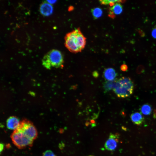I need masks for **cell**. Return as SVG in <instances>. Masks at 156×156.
<instances>
[{
	"mask_svg": "<svg viewBox=\"0 0 156 156\" xmlns=\"http://www.w3.org/2000/svg\"><path fill=\"white\" fill-rule=\"evenodd\" d=\"M86 38L78 28L67 34L65 37V45L70 52L77 53L84 48Z\"/></svg>",
	"mask_w": 156,
	"mask_h": 156,
	"instance_id": "cell-1",
	"label": "cell"
},
{
	"mask_svg": "<svg viewBox=\"0 0 156 156\" xmlns=\"http://www.w3.org/2000/svg\"><path fill=\"white\" fill-rule=\"evenodd\" d=\"M133 83L129 77H123L116 80L113 90L118 97L125 98L133 93Z\"/></svg>",
	"mask_w": 156,
	"mask_h": 156,
	"instance_id": "cell-2",
	"label": "cell"
},
{
	"mask_svg": "<svg viewBox=\"0 0 156 156\" xmlns=\"http://www.w3.org/2000/svg\"><path fill=\"white\" fill-rule=\"evenodd\" d=\"M63 57L61 52L56 49H52L44 56L42 64L44 67L48 69L52 68H58L62 66Z\"/></svg>",
	"mask_w": 156,
	"mask_h": 156,
	"instance_id": "cell-3",
	"label": "cell"
},
{
	"mask_svg": "<svg viewBox=\"0 0 156 156\" xmlns=\"http://www.w3.org/2000/svg\"><path fill=\"white\" fill-rule=\"evenodd\" d=\"M11 138L13 144L19 149L32 146L34 140L16 129L11 134Z\"/></svg>",
	"mask_w": 156,
	"mask_h": 156,
	"instance_id": "cell-4",
	"label": "cell"
},
{
	"mask_svg": "<svg viewBox=\"0 0 156 156\" xmlns=\"http://www.w3.org/2000/svg\"><path fill=\"white\" fill-rule=\"evenodd\" d=\"M16 129L33 140L35 139L37 136V131L35 127L32 122L26 119L23 120L20 122Z\"/></svg>",
	"mask_w": 156,
	"mask_h": 156,
	"instance_id": "cell-5",
	"label": "cell"
},
{
	"mask_svg": "<svg viewBox=\"0 0 156 156\" xmlns=\"http://www.w3.org/2000/svg\"><path fill=\"white\" fill-rule=\"evenodd\" d=\"M119 135L118 133H111L104 144V147L109 151H114L118 146L119 141Z\"/></svg>",
	"mask_w": 156,
	"mask_h": 156,
	"instance_id": "cell-6",
	"label": "cell"
},
{
	"mask_svg": "<svg viewBox=\"0 0 156 156\" xmlns=\"http://www.w3.org/2000/svg\"><path fill=\"white\" fill-rule=\"evenodd\" d=\"M41 14L44 16L50 15L53 13V7L51 4L46 1L42 3L40 5L39 8Z\"/></svg>",
	"mask_w": 156,
	"mask_h": 156,
	"instance_id": "cell-7",
	"label": "cell"
},
{
	"mask_svg": "<svg viewBox=\"0 0 156 156\" xmlns=\"http://www.w3.org/2000/svg\"><path fill=\"white\" fill-rule=\"evenodd\" d=\"M20 122L16 116L10 117L7 120L6 125L7 128L11 130H15L18 126Z\"/></svg>",
	"mask_w": 156,
	"mask_h": 156,
	"instance_id": "cell-8",
	"label": "cell"
},
{
	"mask_svg": "<svg viewBox=\"0 0 156 156\" xmlns=\"http://www.w3.org/2000/svg\"><path fill=\"white\" fill-rule=\"evenodd\" d=\"M130 118L132 122L134 124L138 125H141L144 120V118L142 114L138 112L132 114Z\"/></svg>",
	"mask_w": 156,
	"mask_h": 156,
	"instance_id": "cell-9",
	"label": "cell"
},
{
	"mask_svg": "<svg viewBox=\"0 0 156 156\" xmlns=\"http://www.w3.org/2000/svg\"><path fill=\"white\" fill-rule=\"evenodd\" d=\"M109 16L113 17L114 15H118L120 14L122 11V7L119 3H115L109 8Z\"/></svg>",
	"mask_w": 156,
	"mask_h": 156,
	"instance_id": "cell-10",
	"label": "cell"
},
{
	"mask_svg": "<svg viewBox=\"0 0 156 156\" xmlns=\"http://www.w3.org/2000/svg\"><path fill=\"white\" fill-rule=\"evenodd\" d=\"M104 75L105 78L108 81L114 80L116 73L114 69L112 68H109L105 69L104 72Z\"/></svg>",
	"mask_w": 156,
	"mask_h": 156,
	"instance_id": "cell-11",
	"label": "cell"
},
{
	"mask_svg": "<svg viewBox=\"0 0 156 156\" xmlns=\"http://www.w3.org/2000/svg\"><path fill=\"white\" fill-rule=\"evenodd\" d=\"M152 109L151 106L148 104H144L141 108L142 113L144 115H148L150 114Z\"/></svg>",
	"mask_w": 156,
	"mask_h": 156,
	"instance_id": "cell-12",
	"label": "cell"
},
{
	"mask_svg": "<svg viewBox=\"0 0 156 156\" xmlns=\"http://www.w3.org/2000/svg\"><path fill=\"white\" fill-rule=\"evenodd\" d=\"M91 12L94 18L95 19H97L100 17L103 14L102 9L99 8H96L92 9Z\"/></svg>",
	"mask_w": 156,
	"mask_h": 156,
	"instance_id": "cell-13",
	"label": "cell"
},
{
	"mask_svg": "<svg viewBox=\"0 0 156 156\" xmlns=\"http://www.w3.org/2000/svg\"><path fill=\"white\" fill-rule=\"evenodd\" d=\"M116 80L107 81L105 82L104 84L103 87L106 91H108L113 89Z\"/></svg>",
	"mask_w": 156,
	"mask_h": 156,
	"instance_id": "cell-14",
	"label": "cell"
},
{
	"mask_svg": "<svg viewBox=\"0 0 156 156\" xmlns=\"http://www.w3.org/2000/svg\"><path fill=\"white\" fill-rule=\"evenodd\" d=\"M100 3L102 5L110 4L112 6L115 3H120L121 1L120 0H100L99 1Z\"/></svg>",
	"mask_w": 156,
	"mask_h": 156,
	"instance_id": "cell-15",
	"label": "cell"
},
{
	"mask_svg": "<svg viewBox=\"0 0 156 156\" xmlns=\"http://www.w3.org/2000/svg\"><path fill=\"white\" fill-rule=\"evenodd\" d=\"M42 156H55L51 150H48L43 153Z\"/></svg>",
	"mask_w": 156,
	"mask_h": 156,
	"instance_id": "cell-16",
	"label": "cell"
},
{
	"mask_svg": "<svg viewBox=\"0 0 156 156\" xmlns=\"http://www.w3.org/2000/svg\"><path fill=\"white\" fill-rule=\"evenodd\" d=\"M151 35L153 38L156 39V26L153 28L151 32Z\"/></svg>",
	"mask_w": 156,
	"mask_h": 156,
	"instance_id": "cell-17",
	"label": "cell"
},
{
	"mask_svg": "<svg viewBox=\"0 0 156 156\" xmlns=\"http://www.w3.org/2000/svg\"><path fill=\"white\" fill-rule=\"evenodd\" d=\"M121 69L122 71H125L127 69V66L126 65L123 64L121 66Z\"/></svg>",
	"mask_w": 156,
	"mask_h": 156,
	"instance_id": "cell-18",
	"label": "cell"
},
{
	"mask_svg": "<svg viewBox=\"0 0 156 156\" xmlns=\"http://www.w3.org/2000/svg\"><path fill=\"white\" fill-rule=\"evenodd\" d=\"M46 1L49 3L50 4H52L55 3L56 1V0H47Z\"/></svg>",
	"mask_w": 156,
	"mask_h": 156,
	"instance_id": "cell-19",
	"label": "cell"
},
{
	"mask_svg": "<svg viewBox=\"0 0 156 156\" xmlns=\"http://www.w3.org/2000/svg\"><path fill=\"white\" fill-rule=\"evenodd\" d=\"M4 145L3 143H0V153H1V151H3L4 148Z\"/></svg>",
	"mask_w": 156,
	"mask_h": 156,
	"instance_id": "cell-20",
	"label": "cell"
},
{
	"mask_svg": "<svg viewBox=\"0 0 156 156\" xmlns=\"http://www.w3.org/2000/svg\"><path fill=\"white\" fill-rule=\"evenodd\" d=\"M93 156V155H89V156Z\"/></svg>",
	"mask_w": 156,
	"mask_h": 156,
	"instance_id": "cell-21",
	"label": "cell"
}]
</instances>
